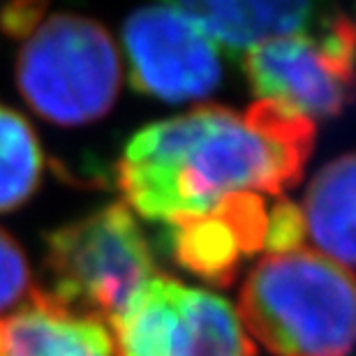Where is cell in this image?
<instances>
[{
  "label": "cell",
  "mask_w": 356,
  "mask_h": 356,
  "mask_svg": "<svg viewBox=\"0 0 356 356\" xmlns=\"http://www.w3.org/2000/svg\"><path fill=\"white\" fill-rule=\"evenodd\" d=\"M236 317L275 356H347L354 340L352 270L308 248L270 252L248 273Z\"/></svg>",
  "instance_id": "cell-2"
},
{
  "label": "cell",
  "mask_w": 356,
  "mask_h": 356,
  "mask_svg": "<svg viewBox=\"0 0 356 356\" xmlns=\"http://www.w3.org/2000/svg\"><path fill=\"white\" fill-rule=\"evenodd\" d=\"M178 10L195 21L213 40L218 49H227L232 56L266 44L287 35L308 33L326 19L319 17V7L312 3H216V0H188L174 3Z\"/></svg>",
  "instance_id": "cell-10"
},
{
  "label": "cell",
  "mask_w": 356,
  "mask_h": 356,
  "mask_svg": "<svg viewBox=\"0 0 356 356\" xmlns=\"http://www.w3.org/2000/svg\"><path fill=\"white\" fill-rule=\"evenodd\" d=\"M354 155L331 160L312 178L301 211L303 236L333 264L354 266Z\"/></svg>",
  "instance_id": "cell-11"
},
{
  "label": "cell",
  "mask_w": 356,
  "mask_h": 356,
  "mask_svg": "<svg viewBox=\"0 0 356 356\" xmlns=\"http://www.w3.org/2000/svg\"><path fill=\"white\" fill-rule=\"evenodd\" d=\"M352 58L354 28L345 17H333L248 51L245 74L261 99L315 123L340 113L350 99Z\"/></svg>",
  "instance_id": "cell-6"
},
{
  "label": "cell",
  "mask_w": 356,
  "mask_h": 356,
  "mask_svg": "<svg viewBox=\"0 0 356 356\" xmlns=\"http://www.w3.org/2000/svg\"><path fill=\"white\" fill-rule=\"evenodd\" d=\"M0 356H113V343L104 324L33 291L19 310L0 319Z\"/></svg>",
  "instance_id": "cell-9"
},
{
  "label": "cell",
  "mask_w": 356,
  "mask_h": 356,
  "mask_svg": "<svg viewBox=\"0 0 356 356\" xmlns=\"http://www.w3.org/2000/svg\"><path fill=\"white\" fill-rule=\"evenodd\" d=\"M109 333L113 356H254L225 298L162 275L134 291Z\"/></svg>",
  "instance_id": "cell-5"
},
{
  "label": "cell",
  "mask_w": 356,
  "mask_h": 356,
  "mask_svg": "<svg viewBox=\"0 0 356 356\" xmlns=\"http://www.w3.org/2000/svg\"><path fill=\"white\" fill-rule=\"evenodd\" d=\"M17 81L26 102L51 123L86 125L102 118L118 97V49L92 19L56 14L24 42Z\"/></svg>",
  "instance_id": "cell-3"
},
{
  "label": "cell",
  "mask_w": 356,
  "mask_h": 356,
  "mask_svg": "<svg viewBox=\"0 0 356 356\" xmlns=\"http://www.w3.org/2000/svg\"><path fill=\"white\" fill-rule=\"evenodd\" d=\"M42 148L31 123L0 104V213L33 195L42 176Z\"/></svg>",
  "instance_id": "cell-12"
},
{
  "label": "cell",
  "mask_w": 356,
  "mask_h": 356,
  "mask_svg": "<svg viewBox=\"0 0 356 356\" xmlns=\"http://www.w3.org/2000/svg\"><path fill=\"white\" fill-rule=\"evenodd\" d=\"M123 42L132 83L167 102L209 95L222 74L220 49L172 3L130 14Z\"/></svg>",
  "instance_id": "cell-7"
},
{
  "label": "cell",
  "mask_w": 356,
  "mask_h": 356,
  "mask_svg": "<svg viewBox=\"0 0 356 356\" xmlns=\"http://www.w3.org/2000/svg\"><path fill=\"white\" fill-rule=\"evenodd\" d=\"M47 268L54 280L49 296L106 329L155 275L148 241L125 204H111L56 232L49 238Z\"/></svg>",
  "instance_id": "cell-4"
},
{
  "label": "cell",
  "mask_w": 356,
  "mask_h": 356,
  "mask_svg": "<svg viewBox=\"0 0 356 356\" xmlns=\"http://www.w3.org/2000/svg\"><path fill=\"white\" fill-rule=\"evenodd\" d=\"M266 216L261 195H234L209 216L169 225L174 254L192 273L229 282L241 257L264 248Z\"/></svg>",
  "instance_id": "cell-8"
},
{
  "label": "cell",
  "mask_w": 356,
  "mask_h": 356,
  "mask_svg": "<svg viewBox=\"0 0 356 356\" xmlns=\"http://www.w3.org/2000/svg\"><path fill=\"white\" fill-rule=\"evenodd\" d=\"M303 222L301 211L291 202H280L266 216L264 248L270 252H289L303 248Z\"/></svg>",
  "instance_id": "cell-14"
},
{
  "label": "cell",
  "mask_w": 356,
  "mask_h": 356,
  "mask_svg": "<svg viewBox=\"0 0 356 356\" xmlns=\"http://www.w3.org/2000/svg\"><path fill=\"white\" fill-rule=\"evenodd\" d=\"M315 123L259 99L245 113L199 106L144 127L120 160V188L139 216L174 225L234 195H280L298 183Z\"/></svg>",
  "instance_id": "cell-1"
},
{
  "label": "cell",
  "mask_w": 356,
  "mask_h": 356,
  "mask_svg": "<svg viewBox=\"0 0 356 356\" xmlns=\"http://www.w3.org/2000/svg\"><path fill=\"white\" fill-rule=\"evenodd\" d=\"M31 294V268L26 254L10 234L0 229V315Z\"/></svg>",
  "instance_id": "cell-13"
}]
</instances>
